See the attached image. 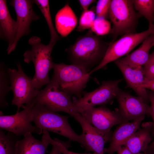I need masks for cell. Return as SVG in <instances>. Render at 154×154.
Returning <instances> with one entry per match:
<instances>
[{
  "instance_id": "obj_1",
  "label": "cell",
  "mask_w": 154,
  "mask_h": 154,
  "mask_svg": "<svg viewBox=\"0 0 154 154\" xmlns=\"http://www.w3.org/2000/svg\"><path fill=\"white\" fill-rule=\"evenodd\" d=\"M90 31L66 50L71 64L83 67L89 72L101 62L109 44Z\"/></svg>"
},
{
  "instance_id": "obj_2",
  "label": "cell",
  "mask_w": 154,
  "mask_h": 154,
  "mask_svg": "<svg viewBox=\"0 0 154 154\" xmlns=\"http://www.w3.org/2000/svg\"><path fill=\"white\" fill-rule=\"evenodd\" d=\"M28 42L31 48L24 53V60L27 63L33 62L35 73L32 81L35 88L39 90L50 81L48 74L53 68L51 54L55 44L49 43L45 45L41 42L40 38L36 36L31 37Z\"/></svg>"
},
{
  "instance_id": "obj_3",
  "label": "cell",
  "mask_w": 154,
  "mask_h": 154,
  "mask_svg": "<svg viewBox=\"0 0 154 154\" xmlns=\"http://www.w3.org/2000/svg\"><path fill=\"white\" fill-rule=\"evenodd\" d=\"M30 112L35 126L42 131L57 133L79 143L83 147L84 142L82 136L72 128L68 121V117L52 111L39 104H33Z\"/></svg>"
},
{
  "instance_id": "obj_4",
  "label": "cell",
  "mask_w": 154,
  "mask_h": 154,
  "mask_svg": "<svg viewBox=\"0 0 154 154\" xmlns=\"http://www.w3.org/2000/svg\"><path fill=\"white\" fill-rule=\"evenodd\" d=\"M141 15L136 12L133 0H112L109 18L112 24L110 33L114 41L120 35L136 33Z\"/></svg>"
},
{
  "instance_id": "obj_5",
  "label": "cell",
  "mask_w": 154,
  "mask_h": 154,
  "mask_svg": "<svg viewBox=\"0 0 154 154\" xmlns=\"http://www.w3.org/2000/svg\"><path fill=\"white\" fill-rule=\"evenodd\" d=\"M54 74L52 78L57 83L60 89L78 98L82 97V92L89 80V71L85 68L73 64L54 63Z\"/></svg>"
},
{
  "instance_id": "obj_6",
  "label": "cell",
  "mask_w": 154,
  "mask_h": 154,
  "mask_svg": "<svg viewBox=\"0 0 154 154\" xmlns=\"http://www.w3.org/2000/svg\"><path fill=\"white\" fill-rule=\"evenodd\" d=\"M154 33V25L140 33L125 34L118 40L110 43L104 58L97 66L89 72V74L90 75L95 71L104 68L111 62L128 54L137 46Z\"/></svg>"
},
{
  "instance_id": "obj_7",
  "label": "cell",
  "mask_w": 154,
  "mask_h": 154,
  "mask_svg": "<svg viewBox=\"0 0 154 154\" xmlns=\"http://www.w3.org/2000/svg\"><path fill=\"white\" fill-rule=\"evenodd\" d=\"M71 97L61 90L57 82L51 78L44 89L39 90L33 103L42 105L54 112H66L74 118L78 113L73 108Z\"/></svg>"
},
{
  "instance_id": "obj_8",
  "label": "cell",
  "mask_w": 154,
  "mask_h": 154,
  "mask_svg": "<svg viewBox=\"0 0 154 154\" xmlns=\"http://www.w3.org/2000/svg\"><path fill=\"white\" fill-rule=\"evenodd\" d=\"M122 80L119 79L102 81L101 85L94 90L85 93L80 98L74 99L72 101L74 109L81 114L95 106L109 103L116 98L119 89V85Z\"/></svg>"
},
{
  "instance_id": "obj_9",
  "label": "cell",
  "mask_w": 154,
  "mask_h": 154,
  "mask_svg": "<svg viewBox=\"0 0 154 154\" xmlns=\"http://www.w3.org/2000/svg\"><path fill=\"white\" fill-rule=\"evenodd\" d=\"M17 70L9 68L8 74L11 82L9 90H12L14 95L11 104L17 106L16 113L19 112L24 104L28 105L33 103L39 90L34 87L32 79L29 77L23 72L21 65L17 64Z\"/></svg>"
},
{
  "instance_id": "obj_10",
  "label": "cell",
  "mask_w": 154,
  "mask_h": 154,
  "mask_svg": "<svg viewBox=\"0 0 154 154\" xmlns=\"http://www.w3.org/2000/svg\"><path fill=\"white\" fill-rule=\"evenodd\" d=\"M106 139L111 140V129L113 126L126 122L118 109L112 111L104 105L87 109L80 114Z\"/></svg>"
},
{
  "instance_id": "obj_11",
  "label": "cell",
  "mask_w": 154,
  "mask_h": 154,
  "mask_svg": "<svg viewBox=\"0 0 154 154\" xmlns=\"http://www.w3.org/2000/svg\"><path fill=\"white\" fill-rule=\"evenodd\" d=\"M33 103L26 105L22 111L14 115H4L0 111V129L19 136H24L29 133H42V131L31 123L33 119L30 110Z\"/></svg>"
},
{
  "instance_id": "obj_12",
  "label": "cell",
  "mask_w": 154,
  "mask_h": 154,
  "mask_svg": "<svg viewBox=\"0 0 154 154\" xmlns=\"http://www.w3.org/2000/svg\"><path fill=\"white\" fill-rule=\"evenodd\" d=\"M34 3H35L34 0L11 1V4L13 7L16 15L18 30L14 43L7 48V51L8 54H10L15 49L20 38L29 33L31 23L39 18V16L33 11V5Z\"/></svg>"
},
{
  "instance_id": "obj_13",
  "label": "cell",
  "mask_w": 154,
  "mask_h": 154,
  "mask_svg": "<svg viewBox=\"0 0 154 154\" xmlns=\"http://www.w3.org/2000/svg\"><path fill=\"white\" fill-rule=\"evenodd\" d=\"M116 98L118 103V110L126 122L150 116V106L139 96L119 89Z\"/></svg>"
},
{
  "instance_id": "obj_14",
  "label": "cell",
  "mask_w": 154,
  "mask_h": 154,
  "mask_svg": "<svg viewBox=\"0 0 154 154\" xmlns=\"http://www.w3.org/2000/svg\"><path fill=\"white\" fill-rule=\"evenodd\" d=\"M114 62L121 72L127 86L147 104L149 101L148 93L146 89L143 86L145 78L143 67H132L121 62L118 59Z\"/></svg>"
},
{
  "instance_id": "obj_15",
  "label": "cell",
  "mask_w": 154,
  "mask_h": 154,
  "mask_svg": "<svg viewBox=\"0 0 154 154\" xmlns=\"http://www.w3.org/2000/svg\"><path fill=\"white\" fill-rule=\"evenodd\" d=\"M74 118L82 127L81 135L84 142L83 147L86 151L96 154H104V145L107 142L105 137L80 114L79 113Z\"/></svg>"
},
{
  "instance_id": "obj_16",
  "label": "cell",
  "mask_w": 154,
  "mask_h": 154,
  "mask_svg": "<svg viewBox=\"0 0 154 154\" xmlns=\"http://www.w3.org/2000/svg\"><path fill=\"white\" fill-rule=\"evenodd\" d=\"M145 117L135 119L131 122L122 123L116 129L112 135L109 147L105 148L104 152L113 154L120 147L123 146L132 135L137 131Z\"/></svg>"
},
{
  "instance_id": "obj_17",
  "label": "cell",
  "mask_w": 154,
  "mask_h": 154,
  "mask_svg": "<svg viewBox=\"0 0 154 154\" xmlns=\"http://www.w3.org/2000/svg\"><path fill=\"white\" fill-rule=\"evenodd\" d=\"M141 125L123 145L132 154L144 151L151 142L152 122H144Z\"/></svg>"
},
{
  "instance_id": "obj_18",
  "label": "cell",
  "mask_w": 154,
  "mask_h": 154,
  "mask_svg": "<svg viewBox=\"0 0 154 154\" xmlns=\"http://www.w3.org/2000/svg\"><path fill=\"white\" fill-rule=\"evenodd\" d=\"M18 30L16 21L11 16L7 7L6 1L0 0V37L8 42V47L14 43Z\"/></svg>"
},
{
  "instance_id": "obj_19",
  "label": "cell",
  "mask_w": 154,
  "mask_h": 154,
  "mask_svg": "<svg viewBox=\"0 0 154 154\" xmlns=\"http://www.w3.org/2000/svg\"><path fill=\"white\" fill-rule=\"evenodd\" d=\"M78 19L68 3L60 9L55 17L57 32L62 37L68 36L76 27Z\"/></svg>"
},
{
  "instance_id": "obj_20",
  "label": "cell",
  "mask_w": 154,
  "mask_h": 154,
  "mask_svg": "<svg viewBox=\"0 0 154 154\" xmlns=\"http://www.w3.org/2000/svg\"><path fill=\"white\" fill-rule=\"evenodd\" d=\"M154 41V33L147 37L137 49L118 59L121 62L132 67L144 66L149 59V51L153 46Z\"/></svg>"
},
{
  "instance_id": "obj_21",
  "label": "cell",
  "mask_w": 154,
  "mask_h": 154,
  "mask_svg": "<svg viewBox=\"0 0 154 154\" xmlns=\"http://www.w3.org/2000/svg\"><path fill=\"white\" fill-rule=\"evenodd\" d=\"M18 140L16 145V154H46L49 143L42 137L41 141L28 133Z\"/></svg>"
},
{
  "instance_id": "obj_22",
  "label": "cell",
  "mask_w": 154,
  "mask_h": 154,
  "mask_svg": "<svg viewBox=\"0 0 154 154\" xmlns=\"http://www.w3.org/2000/svg\"><path fill=\"white\" fill-rule=\"evenodd\" d=\"M134 8L147 21L148 27L154 26V0H133Z\"/></svg>"
},
{
  "instance_id": "obj_23",
  "label": "cell",
  "mask_w": 154,
  "mask_h": 154,
  "mask_svg": "<svg viewBox=\"0 0 154 154\" xmlns=\"http://www.w3.org/2000/svg\"><path fill=\"white\" fill-rule=\"evenodd\" d=\"M19 136L9 132L6 134L0 129V154H16V145Z\"/></svg>"
},
{
  "instance_id": "obj_24",
  "label": "cell",
  "mask_w": 154,
  "mask_h": 154,
  "mask_svg": "<svg viewBox=\"0 0 154 154\" xmlns=\"http://www.w3.org/2000/svg\"><path fill=\"white\" fill-rule=\"evenodd\" d=\"M34 1L44 16L48 27L50 35L49 43L55 44L56 41L58 40L59 37L53 25L50 13L49 1L36 0Z\"/></svg>"
},
{
  "instance_id": "obj_25",
  "label": "cell",
  "mask_w": 154,
  "mask_h": 154,
  "mask_svg": "<svg viewBox=\"0 0 154 154\" xmlns=\"http://www.w3.org/2000/svg\"><path fill=\"white\" fill-rule=\"evenodd\" d=\"M96 13L94 10L88 9L82 12L79 19L77 31L81 32L91 29L96 18Z\"/></svg>"
},
{
  "instance_id": "obj_26",
  "label": "cell",
  "mask_w": 154,
  "mask_h": 154,
  "mask_svg": "<svg viewBox=\"0 0 154 154\" xmlns=\"http://www.w3.org/2000/svg\"><path fill=\"white\" fill-rule=\"evenodd\" d=\"M111 29V23L107 19L96 17L90 30L98 36L110 33Z\"/></svg>"
},
{
  "instance_id": "obj_27",
  "label": "cell",
  "mask_w": 154,
  "mask_h": 154,
  "mask_svg": "<svg viewBox=\"0 0 154 154\" xmlns=\"http://www.w3.org/2000/svg\"><path fill=\"white\" fill-rule=\"evenodd\" d=\"M46 140L52 145L57 147L62 154H96L95 153H79L70 151L68 150V148L70 147V145L68 143L62 141L57 138L53 139H52L50 135H48L46 138Z\"/></svg>"
},
{
  "instance_id": "obj_28",
  "label": "cell",
  "mask_w": 154,
  "mask_h": 154,
  "mask_svg": "<svg viewBox=\"0 0 154 154\" xmlns=\"http://www.w3.org/2000/svg\"><path fill=\"white\" fill-rule=\"evenodd\" d=\"M111 0H99L96 7L95 13L97 17L106 19L109 18V12Z\"/></svg>"
},
{
  "instance_id": "obj_29",
  "label": "cell",
  "mask_w": 154,
  "mask_h": 154,
  "mask_svg": "<svg viewBox=\"0 0 154 154\" xmlns=\"http://www.w3.org/2000/svg\"><path fill=\"white\" fill-rule=\"evenodd\" d=\"M143 68L145 78H154V62H147L144 66Z\"/></svg>"
},
{
  "instance_id": "obj_30",
  "label": "cell",
  "mask_w": 154,
  "mask_h": 154,
  "mask_svg": "<svg viewBox=\"0 0 154 154\" xmlns=\"http://www.w3.org/2000/svg\"><path fill=\"white\" fill-rule=\"evenodd\" d=\"M149 101L151 103L150 114L153 119V128L151 133L152 139L154 138V92L151 91L148 92Z\"/></svg>"
},
{
  "instance_id": "obj_31",
  "label": "cell",
  "mask_w": 154,
  "mask_h": 154,
  "mask_svg": "<svg viewBox=\"0 0 154 154\" xmlns=\"http://www.w3.org/2000/svg\"><path fill=\"white\" fill-rule=\"evenodd\" d=\"M143 86L145 89H148L154 92V78H148L145 77Z\"/></svg>"
},
{
  "instance_id": "obj_32",
  "label": "cell",
  "mask_w": 154,
  "mask_h": 154,
  "mask_svg": "<svg viewBox=\"0 0 154 154\" xmlns=\"http://www.w3.org/2000/svg\"><path fill=\"white\" fill-rule=\"evenodd\" d=\"M83 11L88 9V8L90 5L94 3V0H78Z\"/></svg>"
},
{
  "instance_id": "obj_33",
  "label": "cell",
  "mask_w": 154,
  "mask_h": 154,
  "mask_svg": "<svg viewBox=\"0 0 154 154\" xmlns=\"http://www.w3.org/2000/svg\"><path fill=\"white\" fill-rule=\"evenodd\" d=\"M146 154H154V139L144 151Z\"/></svg>"
},
{
  "instance_id": "obj_34",
  "label": "cell",
  "mask_w": 154,
  "mask_h": 154,
  "mask_svg": "<svg viewBox=\"0 0 154 154\" xmlns=\"http://www.w3.org/2000/svg\"><path fill=\"white\" fill-rule=\"evenodd\" d=\"M117 152L118 154H132L127 149L123 146L120 147Z\"/></svg>"
},
{
  "instance_id": "obj_35",
  "label": "cell",
  "mask_w": 154,
  "mask_h": 154,
  "mask_svg": "<svg viewBox=\"0 0 154 154\" xmlns=\"http://www.w3.org/2000/svg\"><path fill=\"white\" fill-rule=\"evenodd\" d=\"M49 154H62V153L57 147L52 145V149Z\"/></svg>"
},
{
  "instance_id": "obj_36",
  "label": "cell",
  "mask_w": 154,
  "mask_h": 154,
  "mask_svg": "<svg viewBox=\"0 0 154 154\" xmlns=\"http://www.w3.org/2000/svg\"><path fill=\"white\" fill-rule=\"evenodd\" d=\"M147 62H154V51L150 54L149 58Z\"/></svg>"
},
{
  "instance_id": "obj_37",
  "label": "cell",
  "mask_w": 154,
  "mask_h": 154,
  "mask_svg": "<svg viewBox=\"0 0 154 154\" xmlns=\"http://www.w3.org/2000/svg\"><path fill=\"white\" fill-rule=\"evenodd\" d=\"M153 46H154V42H153Z\"/></svg>"
},
{
  "instance_id": "obj_38",
  "label": "cell",
  "mask_w": 154,
  "mask_h": 154,
  "mask_svg": "<svg viewBox=\"0 0 154 154\" xmlns=\"http://www.w3.org/2000/svg\"><path fill=\"white\" fill-rule=\"evenodd\" d=\"M138 154H145H145H141V153H138Z\"/></svg>"
},
{
  "instance_id": "obj_39",
  "label": "cell",
  "mask_w": 154,
  "mask_h": 154,
  "mask_svg": "<svg viewBox=\"0 0 154 154\" xmlns=\"http://www.w3.org/2000/svg\"></svg>"
}]
</instances>
